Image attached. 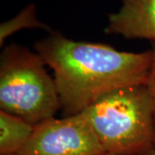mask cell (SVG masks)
I'll use <instances>...</instances> for the list:
<instances>
[{"label": "cell", "mask_w": 155, "mask_h": 155, "mask_svg": "<svg viewBox=\"0 0 155 155\" xmlns=\"http://www.w3.org/2000/svg\"><path fill=\"white\" fill-rule=\"evenodd\" d=\"M35 50L52 68L65 116L81 113L118 89L147 84L155 50L118 51L103 43L77 41L52 31Z\"/></svg>", "instance_id": "obj_1"}, {"label": "cell", "mask_w": 155, "mask_h": 155, "mask_svg": "<svg viewBox=\"0 0 155 155\" xmlns=\"http://www.w3.org/2000/svg\"><path fill=\"white\" fill-rule=\"evenodd\" d=\"M79 114L106 153L139 155L155 147L153 107L147 84L111 91Z\"/></svg>", "instance_id": "obj_2"}, {"label": "cell", "mask_w": 155, "mask_h": 155, "mask_svg": "<svg viewBox=\"0 0 155 155\" xmlns=\"http://www.w3.org/2000/svg\"><path fill=\"white\" fill-rule=\"evenodd\" d=\"M36 52L17 44L0 57V110L33 125L54 117L61 110L55 80Z\"/></svg>", "instance_id": "obj_3"}, {"label": "cell", "mask_w": 155, "mask_h": 155, "mask_svg": "<svg viewBox=\"0 0 155 155\" xmlns=\"http://www.w3.org/2000/svg\"><path fill=\"white\" fill-rule=\"evenodd\" d=\"M106 153L81 114L54 117L35 125L16 155H102Z\"/></svg>", "instance_id": "obj_4"}, {"label": "cell", "mask_w": 155, "mask_h": 155, "mask_svg": "<svg viewBox=\"0 0 155 155\" xmlns=\"http://www.w3.org/2000/svg\"><path fill=\"white\" fill-rule=\"evenodd\" d=\"M104 31L155 43V0H121L119 10L109 15Z\"/></svg>", "instance_id": "obj_5"}, {"label": "cell", "mask_w": 155, "mask_h": 155, "mask_svg": "<svg viewBox=\"0 0 155 155\" xmlns=\"http://www.w3.org/2000/svg\"><path fill=\"white\" fill-rule=\"evenodd\" d=\"M35 125L0 110V154L16 155L27 143Z\"/></svg>", "instance_id": "obj_6"}, {"label": "cell", "mask_w": 155, "mask_h": 155, "mask_svg": "<svg viewBox=\"0 0 155 155\" xmlns=\"http://www.w3.org/2000/svg\"><path fill=\"white\" fill-rule=\"evenodd\" d=\"M23 28H42L51 30L48 26L41 22L37 17L35 6L34 4H29L22 9L17 16L12 17L0 25V45L9 36Z\"/></svg>", "instance_id": "obj_7"}, {"label": "cell", "mask_w": 155, "mask_h": 155, "mask_svg": "<svg viewBox=\"0 0 155 155\" xmlns=\"http://www.w3.org/2000/svg\"><path fill=\"white\" fill-rule=\"evenodd\" d=\"M155 50V49H154ZM147 86L149 88L151 97H152V101H153V115H154V122H155V58L153 66L151 71L149 79L147 82Z\"/></svg>", "instance_id": "obj_8"}, {"label": "cell", "mask_w": 155, "mask_h": 155, "mask_svg": "<svg viewBox=\"0 0 155 155\" xmlns=\"http://www.w3.org/2000/svg\"><path fill=\"white\" fill-rule=\"evenodd\" d=\"M139 155H155V147L147 150V151H145L144 153H140V154Z\"/></svg>", "instance_id": "obj_9"}, {"label": "cell", "mask_w": 155, "mask_h": 155, "mask_svg": "<svg viewBox=\"0 0 155 155\" xmlns=\"http://www.w3.org/2000/svg\"><path fill=\"white\" fill-rule=\"evenodd\" d=\"M102 155H118V154H114V153H104Z\"/></svg>", "instance_id": "obj_10"}]
</instances>
